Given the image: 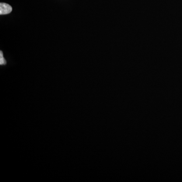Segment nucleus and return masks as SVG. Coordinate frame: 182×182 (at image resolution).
Wrapping results in <instances>:
<instances>
[{
	"label": "nucleus",
	"mask_w": 182,
	"mask_h": 182,
	"mask_svg": "<svg viewBox=\"0 0 182 182\" xmlns=\"http://www.w3.org/2000/svg\"><path fill=\"white\" fill-rule=\"evenodd\" d=\"M12 11V8L11 6L4 3H1L0 4V14L1 15H5L9 14Z\"/></svg>",
	"instance_id": "f257e3e1"
},
{
	"label": "nucleus",
	"mask_w": 182,
	"mask_h": 182,
	"mask_svg": "<svg viewBox=\"0 0 182 182\" xmlns=\"http://www.w3.org/2000/svg\"><path fill=\"white\" fill-rule=\"evenodd\" d=\"M7 62L4 58L3 57V52L2 51H0V64L5 65L6 64Z\"/></svg>",
	"instance_id": "f03ea898"
}]
</instances>
